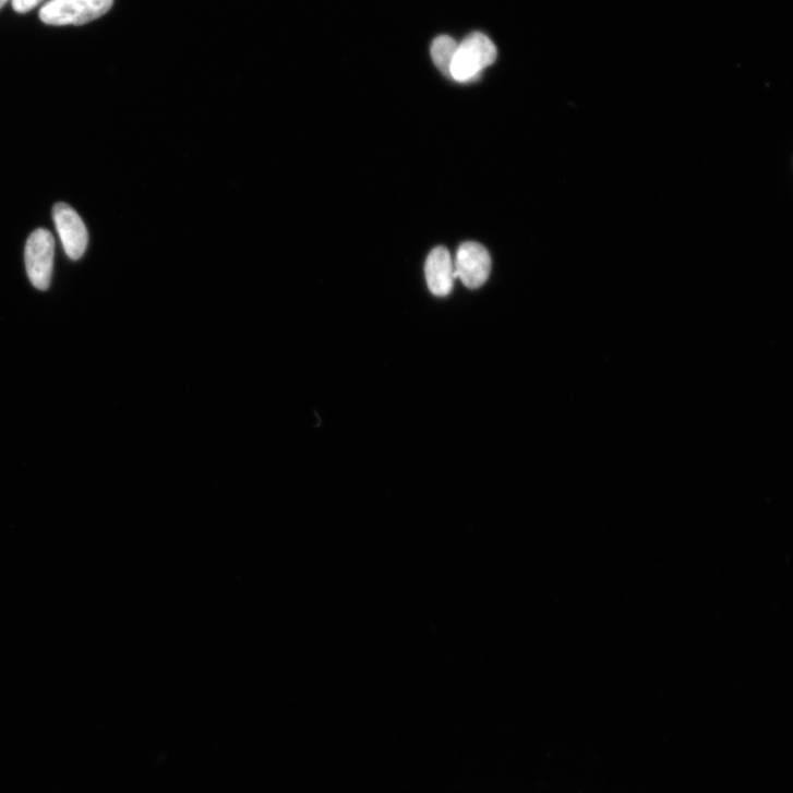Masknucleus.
Masks as SVG:
<instances>
[{"mask_svg": "<svg viewBox=\"0 0 793 793\" xmlns=\"http://www.w3.org/2000/svg\"><path fill=\"white\" fill-rule=\"evenodd\" d=\"M497 58L493 41L481 33L468 36L461 44L450 65V79L460 83L478 80L484 69Z\"/></svg>", "mask_w": 793, "mask_h": 793, "instance_id": "1", "label": "nucleus"}, {"mask_svg": "<svg viewBox=\"0 0 793 793\" xmlns=\"http://www.w3.org/2000/svg\"><path fill=\"white\" fill-rule=\"evenodd\" d=\"M112 4L115 0H51L39 17L50 26H81L108 13Z\"/></svg>", "mask_w": 793, "mask_h": 793, "instance_id": "2", "label": "nucleus"}, {"mask_svg": "<svg viewBox=\"0 0 793 793\" xmlns=\"http://www.w3.org/2000/svg\"><path fill=\"white\" fill-rule=\"evenodd\" d=\"M55 260V239L45 229L36 230L28 239L25 251L28 277L39 290H47L51 283Z\"/></svg>", "mask_w": 793, "mask_h": 793, "instance_id": "3", "label": "nucleus"}, {"mask_svg": "<svg viewBox=\"0 0 793 793\" xmlns=\"http://www.w3.org/2000/svg\"><path fill=\"white\" fill-rule=\"evenodd\" d=\"M53 219L67 255L79 261L88 244V235L82 218L73 207L60 202L53 207Z\"/></svg>", "mask_w": 793, "mask_h": 793, "instance_id": "4", "label": "nucleus"}, {"mask_svg": "<svg viewBox=\"0 0 793 793\" xmlns=\"http://www.w3.org/2000/svg\"><path fill=\"white\" fill-rule=\"evenodd\" d=\"M492 260L488 250L479 243L462 244L457 253L455 271L457 278L469 289L482 287L489 279Z\"/></svg>", "mask_w": 793, "mask_h": 793, "instance_id": "5", "label": "nucleus"}, {"mask_svg": "<svg viewBox=\"0 0 793 793\" xmlns=\"http://www.w3.org/2000/svg\"><path fill=\"white\" fill-rule=\"evenodd\" d=\"M425 278L429 290L436 297H446L457 278L455 265L445 248L434 249L425 263Z\"/></svg>", "mask_w": 793, "mask_h": 793, "instance_id": "6", "label": "nucleus"}, {"mask_svg": "<svg viewBox=\"0 0 793 793\" xmlns=\"http://www.w3.org/2000/svg\"><path fill=\"white\" fill-rule=\"evenodd\" d=\"M459 44L448 36L437 37L431 46V57L435 67L450 79V65L457 55Z\"/></svg>", "mask_w": 793, "mask_h": 793, "instance_id": "7", "label": "nucleus"}, {"mask_svg": "<svg viewBox=\"0 0 793 793\" xmlns=\"http://www.w3.org/2000/svg\"><path fill=\"white\" fill-rule=\"evenodd\" d=\"M43 0H13V8L20 14H26L35 9Z\"/></svg>", "mask_w": 793, "mask_h": 793, "instance_id": "8", "label": "nucleus"}, {"mask_svg": "<svg viewBox=\"0 0 793 793\" xmlns=\"http://www.w3.org/2000/svg\"><path fill=\"white\" fill-rule=\"evenodd\" d=\"M8 2L9 0H0V10H2Z\"/></svg>", "mask_w": 793, "mask_h": 793, "instance_id": "9", "label": "nucleus"}]
</instances>
